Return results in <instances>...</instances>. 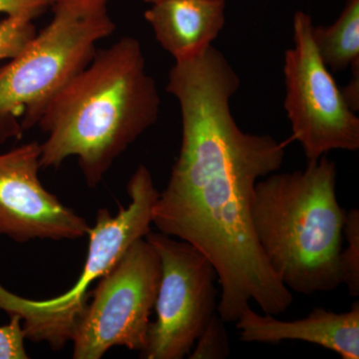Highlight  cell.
Returning <instances> with one entry per match:
<instances>
[{"mask_svg":"<svg viewBox=\"0 0 359 359\" xmlns=\"http://www.w3.org/2000/svg\"><path fill=\"white\" fill-rule=\"evenodd\" d=\"M238 87L235 77L216 70L175 82L181 149L152 215L160 233L189 243L211 262L221 287L217 313L226 323H236L250 302L278 316L294 299L266 261L252 219L257 183L282 168L290 141L238 126L231 99Z\"/></svg>","mask_w":359,"mask_h":359,"instance_id":"1","label":"cell"},{"mask_svg":"<svg viewBox=\"0 0 359 359\" xmlns=\"http://www.w3.org/2000/svg\"><path fill=\"white\" fill-rule=\"evenodd\" d=\"M161 99L146 70L140 41L125 36L97 51L45 110L37 126L40 166L58 168L76 157L89 188H95L116 160L157 122Z\"/></svg>","mask_w":359,"mask_h":359,"instance_id":"2","label":"cell"},{"mask_svg":"<svg viewBox=\"0 0 359 359\" xmlns=\"http://www.w3.org/2000/svg\"><path fill=\"white\" fill-rule=\"evenodd\" d=\"M337 165L325 156L304 170L259 181L252 202L255 233L266 261L290 292H330L342 285L346 211L335 192Z\"/></svg>","mask_w":359,"mask_h":359,"instance_id":"3","label":"cell"},{"mask_svg":"<svg viewBox=\"0 0 359 359\" xmlns=\"http://www.w3.org/2000/svg\"><path fill=\"white\" fill-rule=\"evenodd\" d=\"M48 23L0 67V145L37 126L52 101L115 32L109 0H54Z\"/></svg>","mask_w":359,"mask_h":359,"instance_id":"4","label":"cell"},{"mask_svg":"<svg viewBox=\"0 0 359 359\" xmlns=\"http://www.w3.org/2000/svg\"><path fill=\"white\" fill-rule=\"evenodd\" d=\"M127 192L129 204L120 207L116 216L108 209L97 212L95 224L90 226L87 235L89 245L83 271L69 290L53 299L35 301L13 294L0 283V311L9 318H20L26 339L46 342L53 349L72 341L88 304L90 285L106 275L135 241L150 233L153 207L160 192L145 165L132 175Z\"/></svg>","mask_w":359,"mask_h":359,"instance_id":"5","label":"cell"},{"mask_svg":"<svg viewBox=\"0 0 359 359\" xmlns=\"http://www.w3.org/2000/svg\"><path fill=\"white\" fill-rule=\"evenodd\" d=\"M161 280L157 252L138 238L98 280L72 339L73 358L100 359L113 347L141 351Z\"/></svg>","mask_w":359,"mask_h":359,"instance_id":"6","label":"cell"},{"mask_svg":"<svg viewBox=\"0 0 359 359\" xmlns=\"http://www.w3.org/2000/svg\"><path fill=\"white\" fill-rule=\"evenodd\" d=\"M313 26L308 13H295L294 45L285 51L283 61V107L292 127L290 141L299 142L308 162L332 150L359 149V118L318 55Z\"/></svg>","mask_w":359,"mask_h":359,"instance_id":"7","label":"cell"},{"mask_svg":"<svg viewBox=\"0 0 359 359\" xmlns=\"http://www.w3.org/2000/svg\"><path fill=\"white\" fill-rule=\"evenodd\" d=\"M145 238L160 257L161 280L141 358L182 359L218 311L216 269L189 243L152 231Z\"/></svg>","mask_w":359,"mask_h":359,"instance_id":"8","label":"cell"},{"mask_svg":"<svg viewBox=\"0 0 359 359\" xmlns=\"http://www.w3.org/2000/svg\"><path fill=\"white\" fill-rule=\"evenodd\" d=\"M39 159L37 142L0 154V238L26 244L88 235L86 219L42 185Z\"/></svg>","mask_w":359,"mask_h":359,"instance_id":"9","label":"cell"},{"mask_svg":"<svg viewBox=\"0 0 359 359\" xmlns=\"http://www.w3.org/2000/svg\"><path fill=\"white\" fill-rule=\"evenodd\" d=\"M244 342L280 344L299 340L330 349L342 359L359 358V302L346 313L313 309L306 318L287 321L273 314H259L250 306L236 321Z\"/></svg>","mask_w":359,"mask_h":359,"instance_id":"10","label":"cell"},{"mask_svg":"<svg viewBox=\"0 0 359 359\" xmlns=\"http://www.w3.org/2000/svg\"><path fill=\"white\" fill-rule=\"evenodd\" d=\"M150 6L144 18L175 61L192 57L212 45L226 23L224 0H160Z\"/></svg>","mask_w":359,"mask_h":359,"instance_id":"11","label":"cell"},{"mask_svg":"<svg viewBox=\"0 0 359 359\" xmlns=\"http://www.w3.org/2000/svg\"><path fill=\"white\" fill-rule=\"evenodd\" d=\"M311 34L318 55L332 72L359 63V0H346L332 25H313Z\"/></svg>","mask_w":359,"mask_h":359,"instance_id":"12","label":"cell"},{"mask_svg":"<svg viewBox=\"0 0 359 359\" xmlns=\"http://www.w3.org/2000/svg\"><path fill=\"white\" fill-rule=\"evenodd\" d=\"M344 236L347 245L340 252V271L342 283L346 285L348 294L353 297L359 295V211L358 209L346 212Z\"/></svg>","mask_w":359,"mask_h":359,"instance_id":"13","label":"cell"},{"mask_svg":"<svg viewBox=\"0 0 359 359\" xmlns=\"http://www.w3.org/2000/svg\"><path fill=\"white\" fill-rule=\"evenodd\" d=\"M226 323L218 313L207 323L189 354L190 359H224L230 355V340Z\"/></svg>","mask_w":359,"mask_h":359,"instance_id":"14","label":"cell"},{"mask_svg":"<svg viewBox=\"0 0 359 359\" xmlns=\"http://www.w3.org/2000/svg\"><path fill=\"white\" fill-rule=\"evenodd\" d=\"M36 34L33 20L25 18H6L0 21V60L11 59Z\"/></svg>","mask_w":359,"mask_h":359,"instance_id":"15","label":"cell"},{"mask_svg":"<svg viewBox=\"0 0 359 359\" xmlns=\"http://www.w3.org/2000/svg\"><path fill=\"white\" fill-rule=\"evenodd\" d=\"M25 335L18 316H11L7 325H0V359H27Z\"/></svg>","mask_w":359,"mask_h":359,"instance_id":"16","label":"cell"},{"mask_svg":"<svg viewBox=\"0 0 359 359\" xmlns=\"http://www.w3.org/2000/svg\"><path fill=\"white\" fill-rule=\"evenodd\" d=\"M54 0H0V13L6 18L34 20L53 6Z\"/></svg>","mask_w":359,"mask_h":359,"instance_id":"17","label":"cell"},{"mask_svg":"<svg viewBox=\"0 0 359 359\" xmlns=\"http://www.w3.org/2000/svg\"><path fill=\"white\" fill-rule=\"evenodd\" d=\"M353 68V78L347 85L346 88L341 90L344 99L349 107L358 112L359 109V63L351 66Z\"/></svg>","mask_w":359,"mask_h":359,"instance_id":"18","label":"cell"},{"mask_svg":"<svg viewBox=\"0 0 359 359\" xmlns=\"http://www.w3.org/2000/svg\"><path fill=\"white\" fill-rule=\"evenodd\" d=\"M160 1V0H144V2L146 4H155V2ZM224 1H226V0H224Z\"/></svg>","mask_w":359,"mask_h":359,"instance_id":"19","label":"cell"}]
</instances>
